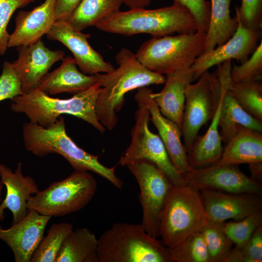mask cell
<instances>
[{"label":"cell","instance_id":"cell-25","mask_svg":"<svg viewBox=\"0 0 262 262\" xmlns=\"http://www.w3.org/2000/svg\"><path fill=\"white\" fill-rule=\"evenodd\" d=\"M217 100L215 113L206 132L202 136H197L187 152L188 162L192 168L197 169L214 164L222 154V141L218 130L220 104L218 98Z\"/></svg>","mask_w":262,"mask_h":262},{"label":"cell","instance_id":"cell-6","mask_svg":"<svg viewBox=\"0 0 262 262\" xmlns=\"http://www.w3.org/2000/svg\"><path fill=\"white\" fill-rule=\"evenodd\" d=\"M208 220L199 191L190 184H172L159 220V237L167 248L199 232Z\"/></svg>","mask_w":262,"mask_h":262},{"label":"cell","instance_id":"cell-18","mask_svg":"<svg viewBox=\"0 0 262 262\" xmlns=\"http://www.w3.org/2000/svg\"><path fill=\"white\" fill-rule=\"evenodd\" d=\"M18 56L13 63L23 93L37 88L51 66L64 57L63 50H51L39 40L27 46L17 47Z\"/></svg>","mask_w":262,"mask_h":262},{"label":"cell","instance_id":"cell-22","mask_svg":"<svg viewBox=\"0 0 262 262\" xmlns=\"http://www.w3.org/2000/svg\"><path fill=\"white\" fill-rule=\"evenodd\" d=\"M62 60L58 68L42 77L36 88L48 95L63 93L75 95L97 83L95 75H87L78 70L73 57H65Z\"/></svg>","mask_w":262,"mask_h":262},{"label":"cell","instance_id":"cell-41","mask_svg":"<svg viewBox=\"0 0 262 262\" xmlns=\"http://www.w3.org/2000/svg\"><path fill=\"white\" fill-rule=\"evenodd\" d=\"M251 178L256 182L262 184V161L256 162L248 164Z\"/></svg>","mask_w":262,"mask_h":262},{"label":"cell","instance_id":"cell-44","mask_svg":"<svg viewBox=\"0 0 262 262\" xmlns=\"http://www.w3.org/2000/svg\"><path fill=\"white\" fill-rule=\"evenodd\" d=\"M33 2L35 0H31Z\"/></svg>","mask_w":262,"mask_h":262},{"label":"cell","instance_id":"cell-29","mask_svg":"<svg viewBox=\"0 0 262 262\" xmlns=\"http://www.w3.org/2000/svg\"><path fill=\"white\" fill-rule=\"evenodd\" d=\"M73 230V225L62 222L51 225L33 254L31 262H55L66 238Z\"/></svg>","mask_w":262,"mask_h":262},{"label":"cell","instance_id":"cell-13","mask_svg":"<svg viewBox=\"0 0 262 262\" xmlns=\"http://www.w3.org/2000/svg\"><path fill=\"white\" fill-rule=\"evenodd\" d=\"M185 177L189 184L198 190L262 194V184L246 176L237 165L215 163L202 168H192Z\"/></svg>","mask_w":262,"mask_h":262},{"label":"cell","instance_id":"cell-7","mask_svg":"<svg viewBox=\"0 0 262 262\" xmlns=\"http://www.w3.org/2000/svg\"><path fill=\"white\" fill-rule=\"evenodd\" d=\"M206 33L152 37L137 50V60L146 68L160 74L190 67L204 52Z\"/></svg>","mask_w":262,"mask_h":262},{"label":"cell","instance_id":"cell-39","mask_svg":"<svg viewBox=\"0 0 262 262\" xmlns=\"http://www.w3.org/2000/svg\"><path fill=\"white\" fill-rule=\"evenodd\" d=\"M185 6L195 16L198 31L206 33L209 24L211 4L206 0H173Z\"/></svg>","mask_w":262,"mask_h":262},{"label":"cell","instance_id":"cell-37","mask_svg":"<svg viewBox=\"0 0 262 262\" xmlns=\"http://www.w3.org/2000/svg\"><path fill=\"white\" fill-rule=\"evenodd\" d=\"M32 2L31 0H0V56L5 54L8 48L10 34L7 27L12 15L17 9Z\"/></svg>","mask_w":262,"mask_h":262},{"label":"cell","instance_id":"cell-16","mask_svg":"<svg viewBox=\"0 0 262 262\" xmlns=\"http://www.w3.org/2000/svg\"><path fill=\"white\" fill-rule=\"evenodd\" d=\"M235 17L238 25L233 35L223 45L203 53L191 66L194 81L211 67L225 61L234 59L243 63L257 47L258 42L262 38V30L248 29Z\"/></svg>","mask_w":262,"mask_h":262},{"label":"cell","instance_id":"cell-30","mask_svg":"<svg viewBox=\"0 0 262 262\" xmlns=\"http://www.w3.org/2000/svg\"><path fill=\"white\" fill-rule=\"evenodd\" d=\"M230 92L244 111L262 121V83L260 81L232 83Z\"/></svg>","mask_w":262,"mask_h":262},{"label":"cell","instance_id":"cell-34","mask_svg":"<svg viewBox=\"0 0 262 262\" xmlns=\"http://www.w3.org/2000/svg\"><path fill=\"white\" fill-rule=\"evenodd\" d=\"M262 225L256 229L242 246L232 247L224 262H261Z\"/></svg>","mask_w":262,"mask_h":262},{"label":"cell","instance_id":"cell-36","mask_svg":"<svg viewBox=\"0 0 262 262\" xmlns=\"http://www.w3.org/2000/svg\"><path fill=\"white\" fill-rule=\"evenodd\" d=\"M235 17L245 27L262 30V0H241L239 7L235 9Z\"/></svg>","mask_w":262,"mask_h":262},{"label":"cell","instance_id":"cell-5","mask_svg":"<svg viewBox=\"0 0 262 262\" xmlns=\"http://www.w3.org/2000/svg\"><path fill=\"white\" fill-rule=\"evenodd\" d=\"M98 262H171L168 248L141 224H114L98 239Z\"/></svg>","mask_w":262,"mask_h":262},{"label":"cell","instance_id":"cell-35","mask_svg":"<svg viewBox=\"0 0 262 262\" xmlns=\"http://www.w3.org/2000/svg\"><path fill=\"white\" fill-rule=\"evenodd\" d=\"M233 83L251 80L260 81L262 78V41L250 58L241 65H233L230 71Z\"/></svg>","mask_w":262,"mask_h":262},{"label":"cell","instance_id":"cell-40","mask_svg":"<svg viewBox=\"0 0 262 262\" xmlns=\"http://www.w3.org/2000/svg\"><path fill=\"white\" fill-rule=\"evenodd\" d=\"M82 0H56L55 21H66Z\"/></svg>","mask_w":262,"mask_h":262},{"label":"cell","instance_id":"cell-10","mask_svg":"<svg viewBox=\"0 0 262 262\" xmlns=\"http://www.w3.org/2000/svg\"><path fill=\"white\" fill-rule=\"evenodd\" d=\"M127 166L135 178L140 190L141 225L148 234L158 238L160 216L173 184L160 169L149 161L139 160Z\"/></svg>","mask_w":262,"mask_h":262},{"label":"cell","instance_id":"cell-20","mask_svg":"<svg viewBox=\"0 0 262 262\" xmlns=\"http://www.w3.org/2000/svg\"><path fill=\"white\" fill-rule=\"evenodd\" d=\"M0 178L6 189L5 197L0 204V221L4 219V211L8 209L13 215L12 224H15L26 215L28 199L39 190L33 178L23 175L21 163L17 164L14 172L6 165L0 164Z\"/></svg>","mask_w":262,"mask_h":262},{"label":"cell","instance_id":"cell-19","mask_svg":"<svg viewBox=\"0 0 262 262\" xmlns=\"http://www.w3.org/2000/svg\"><path fill=\"white\" fill-rule=\"evenodd\" d=\"M152 90L147 86L138 89L134 98L141 100L148 109L150 120L156 127L170 160L175 168L184 175L192 169L184 145L181 141V129L172 120L164 116L151 96Z\"/></svg>","mask_w":262,"mask_h":262},{"label":"cell","instance_id":"cell-26","mask_svg":"<svg viewBox=\"0 0 262 262\" xmlns=\"http://www.w3.org/2000/svg\"><path fill=\"white\" fill-rule=\"evenodd\" d=\"M231 0H211L210 21L206 32L204 52L206 53L227 42L234 33L238 22L230 15Z\"/></svg>","mask_w":262,"mask_h":262},{"label":"cell","instance_id":"cell-4","mask_svg":"<svg viewBox=\"0 0 262 262\" xmlns=\"http://www.w3.org/2000/svg\"><path fill=\"white\" fill-rule=\"evenodd\" d=\"M100 89L97 82L86 90L67 99L50 97L37 88L23 93L12 100L11 109L15 113L24 114L30 122L47 127L63 114L80 118L103 133L105 128L98 120L95 104Z\"/></svg>","mask_w":262,"mask_h":262},{"label":"cell","instance_id":"cell-14","mask_svg":"<svg viewBox=\"0 0 262 262\" xmlns=\"http://www.w3.org/2000/svg\"><path fill=\"white\" fill-rule=\"evenodd\" d=\"M48 39L57 40L69 49L76 65L85 74L95 75L113 71V65L90 46V35L73 28L67 22L55 21L46 34Z\"/></svg>","mask_w":262,"mask_h":262},{"label":"cell","instance_id":"cell-28","mask_svg":"<svg viewBox=\"0 0 262 262\" xmlns=\"http://www.w3.org/2000/svg\"><path fill=\"white\" fill-rule=\"evenodd\" d=\"M124 0H82L66 21L82 31L120 11Z\"/></svg>","mask_w":262,"mask_h":262},{"label":"cell","instance_id":"cell-31","mask_svg":"<svg viewBox=\"0 0 262 262\" xmlns=\"http://www.w3.org/2000/svg\"><path fill=\"white\" fill-rule=\"evenodd\" d=\"M209 256L210 262H224L233 243L223 230L220 223L207 221L200 230Z\"/></svg>","mask_w":262,"mask_h":262},{"label":"cell","instance_id":"cell-15","mask_svg":"<svg viewBox=\"0 0 262 262\" xmlns=\"http://www.w3.org/2000/svg\"><path fill=\"white\" fill-rule=\"evenodd\" d=\"M208 221L221 223L241 220L262 211V194L232 193L217 190H198Z\"/></svg>","mask_w":262,"mask_h":262},{"label":"cell","instance_id":"cell-33","mask_svg":"<svg viewBox=\"0 0 262 262\" xmlns=\"http://www.w3.org/2000/svg\"><path fill=\"white\" fill-rule=\"evenodd\" d=\"M221 227L233 244L240 246L262 225V211L254 213L239 221L220 223Z\"/></svg>","mask_w":262,"mask_h":262},{"label":"cell","instance_id":"cell-24","mask_svg":"<svg viewBox=\"0 0 262 262\" xmlns=\"http://www.w3.org/2000/svg\"><path fill=\"white\" fill-rule=\"evenodd\" d=\"M262 161V132L238 125L237 131L225 144L216 163L238 165Z\"/></svg>","mask_w":262,"mask_h":262},{"label":"cell","instance_id":"cell-23","mask_svg":"<svg viewBox=\"0 0 262 262\" xmlns=\"http://www.w3.org/2000/svg\"><path fill=\"white\" fill-rule=\"evenodd\" d=\"M166 75L165 85L158 93L151 96L161 114L177 124L180 128L185 104V90L187 85L194 81L191 67L180 69Z\"/></svg>","mask_w":262,"mask_h":262},{"label":"cell","instance_id":"cell-2","mask_svg":"<svg viewBox=\"0 0 262 262\" xmlns=\"http://www.w3.org/2000/svg\"><path fill=\"white\" fill-rule=\"evenodd\" d=\"M106 33L130 36L140 33L160 37L198 31L196 19L189 9L173 0L172 5L155 9L145 8L120 11L95 26Z\"/></svg>","mask_w":262,"mask_h":262},{"label":"cell","instance_id":"cell-32","mask_svg":"<svg viewBox=\"0 0 262 262\" xmlns=\"http://www.w3.org/2000/svg\"><path fill=\"white\" fill-rule=\"evenodd\" d=\"M168 248L171 262H210L206 244L200 232L180 245Z\"/></svg>","mask_w":262,"mask_h":262},{"label":"cell","instance_id":"cell-17","mask_svg":"<svg viewBox=\"0 0 262 262\" xmlns=\"http://www.w3.org/2000/svg\"><path fill=\"white\" fill-rule=\"evenodd\" d=\"M51 217L28 210L21 220L9 228L3 229L0 225V239L11 249L16 262H31Z\"/></svg>","mask_w":262,"mask_h":262},{"label":"cell","instance_id":"cell-12","mask_svg":"<svg viewBox=\"0 0 262 262\" xmlns=\"http://www.w3.org/2000/svg\"><path fill=\"white\" fill-rule=\"evenodd\" d=\"M217 104L208 70L200 76L196 83L187 85L181 128L187 154L200 128L213 118Z\"/></svg>","mask_w":262,"mask_h":262},{"label":"cell","instance_id":"cell-43","mask_svg":"<svg viewBox=\"0 0 262 262\" xmlns=\"http://www.w3.org/2000/svg\"><path fill=\"white\" fill-rule=\"evenodd\" d=\"M3 187V184L1 182L0 180V204L1 202L2 198H1V195H2V191Z\"/></svg>","mask_w":262,"mask_h":262},{"label":"cell","instance_id":"cell-27","mask_svg":"<svg viewBox=\"0 0 262 262\" xmlns=\"http://www.w3.org/2000/svg\"><path fill=\"white\" fill-rule=\"evenodd\" d=\"M98 239L88 229H73L66 238L55 262H98Z\"/></svg>","mask_w":262,"mask_h":262},{"label":"cell","instance_id":"cell-21","mask_svg":"<svg viewBox=\"0 0 262 262\" xmlns=\"http://www.w3.org/2000/svg\"><path fill=\"white\" fill-rule=\"evenodd\" d=\"M56 0H45L30 11H20L15 18L16 27L10 34L8 48L27 46L41 40L55 22Z\"/></svg>","mask_w":262,"mask_h":262},{"label":"cell","instance_id":"cell-3","mask_svg":"<svg viewBox=\"0 0 262 262\" xmlns=\"http://www.w3.org/2000/svg\"><path fill=\"white\" fill-rule=\"evenodd\" d=\"M22 132L25 148L35 156L42 157L50 154H58L65 158L75 170L91 171L117 188H122L124 183L115 173L116 165L108 167L99 161V156L90 154L78 146L66 133L63 116L47 127L30 121L26 122Z\"/></svg>","mask_w":262,"mask_h":262},{"label":"cell","instance_id":"cell-8","mask_svg":"<svg viewBox=\"0 0 262 262\" xmlns=\"http://www.w3.org/2000/svg\"><path fill=\"white\" fill-rule=\"evenodd\" d=\"M97 188V181L88 171L74 170L65 179L53 182L32 196L27 209L51 217L67 215L86 206Z\"/></svg>","mask_w":262,"mask_h":262},{"label":"cell","instance_id":"cell-38","mask_svg":"<svg viewBox=\"0 0 262 262\" xmlns=\"http://www.w3.org/2000/svg\"><path fill=\"white\" fill-rule=\"evenodd\" d=\"M23 93L13 63L4 61L0 76V101L9 98L12 99Z\"/></svg>","mask_w":262,"mask_h":262},{"label":"cell","instance_id":"cell-1","mask_svg":"<svg viewBox=\"0 0 262 262\" xmlns=\"http://www.w3.org/2000/svg\"><path fill=\"white\" fill-rule=\"evenodd\" d=\"M118 66L108 73L95 74L100 86L95 104V112L101 124L109 131L117 123L116 113L122 108L128 92L152 84L164 83L165 77L144 66L135 54L123 47L115 56Z\"/></svg>","mask_w":262,"mask_h":262},{"label":"cell","instance_id":"cell-11","mask_svg":"<svg viewBox=\"0 0 262 262\" xmlns=\"http://www.w3.org/2000/svg\"><path fill=\"white\" fill-rule=\"evenodd\" d=\"M231 62V60L225 61L217 65L213 73L210 72L212 91L220 102L219 132L225 144L235 134L238 125L262 132V121L244 111L230 92L232 84L230 75Z\"/></svg>","mask_w":262,"mask_h":262},{"label":"cell","instance_id":"cell-9","mask_svg":"<svg viewBox=\"0 0 262 262\" xmlns=\"http://www.w3.org/2000/svg\"><path fill=\"white\" fill-rule=\"evenodd\" d=\"M135 100L138 108L135 113V124L131 130V142L121 156L119 164L127 166L139 160H147L160 169L173 185L189 184L186 177L173 165L160 136L149 130L150 116L147 106L141 100Z\"/></svg>","mask_w":262,"mask_h":262},{"label":"cell","instance_id":"cell-42","mask_svg":"<svg viewBox=\"0 0 262 262\" xmlns=\"http://www.w3.org/2000/svg\"><path fill=\"white\" fill-rule=\"evenodd\" d=\"M151 2V0H124V3L130 9L145 8Z\"/></svg>","mask_w":262,"mask_h":262}]
</instances>
